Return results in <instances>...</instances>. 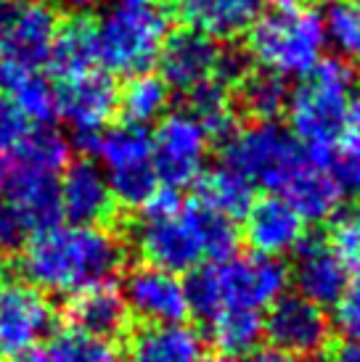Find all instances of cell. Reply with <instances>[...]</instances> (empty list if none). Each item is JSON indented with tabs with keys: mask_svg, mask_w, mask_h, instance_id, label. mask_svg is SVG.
I'll list each match as a JSON object with an SVG mask.
<instances>
[{
	"mask_svg": "<svg viewBox=\"0 0 360 362\" xmlns=\"http://www.w3.org/2000/svg\"><path fill=\"white\" fill-rule=\"evenodd\" d=\"M210 339L225 357H244L257 349L265 339L262 333V315L257 310L225 307L210 322Z\"/></svg>",
	"mask_w": 360,
	"mask_h": 362,
	"instance_id": "83f0119b",
	"label": "cell"
},
{
	"mask_svg": "<svg viewBox=\"0 0 360 362\" xmlns=\"http://www.w3.org/2000/svg\"><path fill=\"white\" fill-rule=\"evenodd\" d=\"M337 328L344 333V339H360V272L337 302Z\"/></svg>",
	"mask_w": 360,
	"mask_h": 362,
	"instance_id": "f35d334b",
	"label": "cell"
},
{
	"mask_svg": "<svg viewBox=\"0 0 360 362\" xmlns=\"http://www.w3.org/2000/svg\"><path fill=\"white\" fill-rule=\"evenodd\" d=\"M59 193L61 211L72 225H101L114 211L106 175L90 159L69 161L59 180Z\"/></svg>",
	"mask_w": 360,
	"mask_h": 362,
	"instance_id": "ac0fdd59",
	"label": "cell"
},
{
	"mask_svg": "<svg viewBox=\"0 0 360 362\" xmlns=\"http://www.w3.org/2000/svg\"><path fill=\"white\" fill-rule=\"evenodd\" d=\"M294 254V270L289 272L297 283V293L323 310L337 307L350 286V267L337 257L329 241L318 235H305Z\"/></svg>",
	"mask_w": 360,
	"mask_h": 362,
	"instance_id": "4fadbf2b",
	"label": "cell"
},
{
	"mask_svg": "<svg viewBox=\"0 0 360 362\" xmlns=\"http://www.w3.org/2000/svg\"><path fill=\"white\" fill-rule=\"evenodd\" d=\"M326 24L315 11H276L249 30V56L281 77H308L326 53Z\"/></svg>",
	"mask_w": 360,
	"mask_h": 362,
	"instance_id": "277c9868",
	"label": "cell"
},
{
	"mask_svg": "<svg viewBox=\"0 0 360 362\" xmlns=\"http://www.w3.org/2000/svg\"><path fill=\"white\" fill-rule=\"evenodd\" d=\"M133 238L146 264H154L172 275L191 272L204 259L199 241L183 217V202L172 188H159L157 196L140 209Z\"/></svg>",
	"mask_w": 360,
	"mask_h": 362,
	"instance_id": "8992f818",
	"label": "cell"
},
{
	"mask_svg": "<svg viewBox=\"0 0 360 362\" xmlns=\"http://www.w3.org/2000/svg\"><path fill=\"white\" fill-rule=\"evenodd\" d=\"M170 106V88L154 74H135L120 90V109L133 124H149L159 119Z\"/></svg>",
	"mask_w": 360,
	"mask_h": 362,
	"instance_id": "1f68e13d",
	"label": "cell"
},
{
	"mask_svg": "<svg viewBox=\"0 0 360 362\" xmlns=\"http://www.w3.org/2000/svg\"><path fill=\"white\" fill-rule=\"evenodd\" d=\"M252 362H313L310 357H300V354L291 352H281V349H268V352H260Z\"/></svg>",
	"mask_w": 360,
	"mask_h": 362,
	"instance_id": "f6af8a7d",
	"label": "cell"
},
{
	"mask_svg": "<svg viewBox=\"0 0 360 362\" xmlns=\"http://www.w3.org/2000/svg\"><path fill=\"white\" fill-rule=\"evenodd\" d=\"M9 153L0 151V188L6 185V180H9Z\"/></svg>",
	"mask_w": 360,
	"mask_h": 362,
	"instance_id": "681fc988",
	"label": "cell"
},
{
	"mask_svg": "<svg viewBox=\"0 0 360 362\" xmlns=\"http://www.w3.org/2000/svg\"><path fill=\"white\" fill-rule=\"evenodd\" d=\"M218 362H244L241 357H223V360H218Z\"/></svg>",
	"mask_w": 360,
	"mask_h": 362,
	"instance_id": "f5cc1de1",
	"label": "cell"
},
{
	"mask_svg": "<svg viewBox=\"0 0 360 362\" xmlns=\"http://www.w3.org/2000/svg\"><path fill=\"white\" fill-rule=\"evenodd\" d=\"M320 164L329 170V175L334 177V182L339 185V191L347 196H360V151L337 143L329 153L320 156Z\"/></svg>",
	"mask_w": 360,
	"mask_h": 362,
	"instance_id": "8d00e7d4",
	"label": "cell"
},
{
	"mask_svg": "<svg viewBox=\"0 0 360 362\" xmlns=\"http://www.w3.org/2000/svg\"><path fill=\"white\" fill-rule=\"evenodd\" d=\"M252 69V56L244 48H220V59H218V69H215V80L223 82L225 88H236Z\"/></svg>",
	"mask_w": 360,
	"mask_h": 362,
	"instance_id": "ab89813d",
	"label": "cell"
},
{
	"mask_svg": "<svg viewBox=\"0 0 360 362\" xmlns=\"http://www.w3.org/2000/svg\"><path fill=\"white\" fill-rule=\"evenodd\" d=\"M56 325V307L48 293L27 281H9L0 286V352L19 354L40 346Z\"/></svg>",
	"mask_w": 360,
	"mask_h": 362,
	"instance_id": "30bf717a",
	"label": "cell"
},
{
	"mask_svg": "<svg viewBox=\"0 0 360 362\" xmlns=\"http://www.w3.org/2000/svg\"><path fill=\"white\" fill-rule=\"evenodd\" d=\"M122 299L130 315L146 325H172L189 317V302L178 275L154 264H138L122 283Z\"/></svg>",
	"mask_w": 360,
	"mask_h": 362,
	"instance_id": "7c38bea8",
	"label": "cell"
},
{
	"mask_svg": "<svg viewBox=\"0 0 360 362\" xmlns=\"http://www.w3.org/2000/svg\"><path fill=\"white\" fill-rule=\"evenodd\" d=\"M125 257V241L114 230L99 225H56L24 243L19 272L43 293L74 296L111 283Z\"/></svg>",
	"mask_w": 360,
	"mask_h": 362,
	"instance_id": "6da1fadb",
	"label": "cell"
},
{
	"mask_svg": "<svg viewBox=\"0 0 360 362\" xmlns=\"http://www.w3.org/2000/svg\"><path fill=\"white\" fill-rule=\"evenodd\" d=\"M218 40L196 30H180L167 35V40L159 51V77L167 88L186 93L201 82L215 77L218 59H220Z\"/></svg>",
	"mask_w": 360,
	"mask_h": 362,
	"instance_id": "5bb4252c",
	"label": "cell"
},
{
	"mask_svg": "<svg viewBox=\"0 0 360 362\" xmlns=\"http://www.w3.org/2000/svg\"><path fill=\"white\" fill-rule=\"evenodd\" d=\"M329 362H360V339H342L334 346Z\"/></svg>",
	"mask_w": 360,
	"mask_h": 362,
	"instance_id": "ee69618b",
	"label": "cell"
},
{
	"mask_svg": "<svg viewBox=\"0 0 360 362\" xmlns=\"http://www.w3.org/2000/svg\"><path fill=\"white\" fill-rule=\"evenodd\" d=\"M283 199L305 222H323L339 214L344 193L339 191L329 170L320 161L310 159L283 188Z\"/></svg>",
	"mask_w": 360,
	"mask_h": 362,
	"instance_id": "7402d4cb",
	"label": "cell"
},
{
	"mask_svg": "<svg viewBox=\"0 0 360 362\" xmlns=\"http://www.w3.org/2000/svg\"><path fill=\"white\" fill-rule=\"evenodd\" d=\"M313 3H318V6H334V3H339V0H313Z\"/></svg>",
	"mask_w": 360,
	"mask_h": 362,
	"instance_id": "816d5d0a",
	"label": "cell"
},
{
	"mask_svg": "<svg viewBox=\"0 0 360 362\" xmlns=\"http://www.w3.org/2000/svg\"><path fill=\"white\" fill-rule=\"evenodd\" d=\"M175 11L189 30L212 40H233L262 16V0H175Z\"/></svg>",
	"mask_w": 360,
	"mask_h": 362,
	"instance_id": "ffe728a7",
	"label": "cell"
},
{
	"mask_svg": "<svg viewBox=\"0 0 360 362\" xmlns=\"http://www.w3.org/2000/svg\"><path fill=\"white\" fill-rule=\"evenodd\" d=\"M45 362H122V354L111 341L69 328L50 339Z\"/></svg>",
	"mask_w": 360,
	"mask_h": 362,
	"instance_id": "d6a6232c",
	"label": "cell"
},
{
	"mask_svg": "<svg viewBox=\"0 0 360 362\" xmlns=\"http://www.w3.org/2000/svg\"><path fill=\"white\" fill-rule=\"evenodd\" d=\"M59 117L72 127H99L117 114L120 109V88L114 85L111 74L88 71L72 80H61L56 88Z\"/></svg>",
	"mask_w": 360,
	"mask_h": 362,
	"instance_id": "9a60e30c",
	"label": "cell"
},
{
	"mask_svg": "<svg viewBox=\"0 0 360 362\" xmlns=\"http://www.w3.org/2000/svg\"><path fill=\"white\" fill-rule=\"evenodd\" d=\"M244 220H247L244 235L257 254L283 257L294 252L305 238V220L283 196L254 199Z\"/></svg>",
	"mask_w": 360,
	"mask_h": 362,
	"instance_id": "e0dca14e",
	"label": "cell"
},
{
	"mask_svg": "<svg viewBox=\"0 0 360 362\" xmlns=\"http://www.w3.org/2000/svg\"><path fill=\"white\" fill-rule=\"evenodd\" d=\"M210 148V138L199 122L186 111L162 117L151 135V164L164 188H186L196 182Z\"/></svg>",
	"mask_w": 360,
	"mask_h": 362,
	"instance_id": "52a82bcc",
	"label": "cell"
},
{
	"mask_svg": "<svg viewBox=\"0 0 360 362\" xmlns=\"http://www.w3.org/2000/svg\"><path fill=\"white\" fill-rule=\"evenodd\" d=\"M11 362H45V349L43 346H32V349H24V352L13 354Z\"/></svg>",
	"mask_w": 360,
	"mask_h": 362,
	"instance_id": "7dc6e473",
	"label": "cell"
},
{
	"mask_svg": "<svg viewBox=\"0 0 360 362\" xmlns=\"http://www.w3.org/2000/svg\"><path fill=\"white\" fill-rule=\"evenodd\" d=\"M183 217L191 225L204 257H210L212 262H223L236 254L239 249L236 220L225 217L223 211L212 209L199 199L183 204Z\"/></svg>",
	"mask_w": 360,
	"mask_h": 362,
	"instance_id": "4316f807",
	"label": "cell"
},
{
	"mask_svg": "<svg viewBox=\"0 0 360 362\" xmlns=\"http://www.w3.org/2000/svg\"><path fill=\"white\" fill-rule=\"evenodd\" d=\"M326 40L337 48L339 59L360 66V0H339L326 13Z\"/></svg>",
	"mask_w": 360,
	"mask_h": 362,
	"instance_id": "e575fe53",
	"label": "cell"
},
{
	"mask_svg": "<svg viewBox=\"0 0 360 362\" xmlns=\"http://www.w3.org/2000/svg\"><path fill=\"white\" fill-rule=\"evenodd\" d=\"M355 82L358 74L350 61L323 56L318 66L308 74V80L297 90H291L286 106L289 130L308 148L310 159L318 161L339 143Z\"/></svg>",
	"mask_w": 360,
	"mask_h": 362,
	"instance_id": "7a4b0ae2",
	"label": "cell"
},
{
	"mask_svg": "<svg viewBox=\"0 0 360 362\" xmlns=\"http://www.w3.org/2000/svg\"><path fill=\"white\" fill-rule=\"evenodd\" d=\"M64 317L72 331L88 333V336L103 339V341H114L128 333L130 310L122 299L120 288L106 283V286H96V288L69 296Z\"/></svg>",
	"mask_w": 360,
	"mask_h": 362,
	"instance_id": "d6986e66",
	"label": "cell"
},
{
	"mask_svg": "<svg viewBox=\"0 0 360 362\" xmlns=\"http://www.w3.org/2000/svg\"><path fill=\"white\" fill-rule=\"evenodd\" d=\"M11 64L6 61V53L0 48V88H6V82H9V74H11Z\"/></svg>",
	"mask_w": 360,
	"mask_h": 362,
	"instance_id": "c3c4849f",
	"label": "cell"
},
{
	"mask_svg": "<svg viewBox=\"0 0 360 362\" xmlns=\"http://www.w3.org/2000/svg\"><path fill=\"white\" fill-rule=\"evenodd\" d=\"M27 117L21 114L11 98H0V151H13L16 143L24 138V132L30 130Z\"/></svg>",
	"mask_w": 360,
	"mask_h": 362,
	"instance_id": "60d3db41",
	"label": "cell"
},
{
	"mask_svg": "<svg viewBox=\"0 0 360 362\" xmlns=\"http://www.w3.org/2000/svg\"><path fill=\"white\" fill-rule=\"evenodd\" d=\"M45 64L59 80H72V77H80L96 69L99 64L96 24L88 16H72L69 21H61Z\"/></svg>",
	"mask_w": 360,
	"mask_h": 362,
	"instance_id": "603a6c76",
	"label": "cell"
},
{
	"mask_svg": "<svg viewBox=\"0 0 360 362\" xmlns=\"http://www.w3.org/2000/svg\"><path fill=\"white\" fill-rule=\"evenodd\" d=\"M329 246L350 270L360 272V211H344L334 220Z\"/></svg>",
	"mask_w": 360,
	"mask_h": 362,
	"instance_id": "74e56055",
	"label": "cell"
},
{
	"mask_svg": "<svg viewBox=\"0 0 360 362\" xmlns=\"http://www.w3.org/2000/svg\"><path fill=\"white\" fill-rule=\"evenodd\" d=\"M96 156H101L109 172L146 164V161H151L149 130L143 124H133V122H122L117 127H109L106 132H101Z\"/></svg>",
	"mask_w": 360,
	"mask_h": 362,
	"instance_id": "4dcf8cb0",
	"label": "cell"
},
{
	"mask_svg": "<svg viewBox=\"0 0 360 362\" xmlns=\"http://www.w3.org/2000/svg\"><path fill=\"white\" fill-rule=\"evenodd\" d=\"M106 182H109L111 199L128 209H143L159 191V177H157V170L151 161L111 170Z\"/></svg>",
	"mask_w": 360,
	"mask_h": 362,
	"instance_id": "836d02e7",
	"label": "cell"
},
{
	"mask_svg": "<svg viewBox=\"0 0 360 362\" xmlns=\"http://www.w3.org/2000/svg\"><path fill=\"white\" fill-rule=\"evenodd\" d=\"M3 193H6L3 199L19 211V217L30 228L32 235L56 228L64 217L59 180L50 172L32 170V167L11 170Z\"/></svg>",
	"mask_w": 360,
	"mask_h": 362,
	"instance_id": "2e32d148",
	"label": "cell"
},
{
	"mask_svg": "<svg viewBox=\"0 0 360 362\" xmlns=\"http://www.w3.org/2000/svg\"><path fill=\"white\" fill-rule=\"evenodd\" d=\"M183 95H186V114H191L199 122L207 138L225 141L230 132L236 130V109H233L236 103H233L230 88H225L223 82L212 77V80L186 90Z\"/></svg>",
	"mask_w": 360,
	"mask_h": 362,
	"instance_id": "cb8c5ba5",
	"label": "cell"
},
{
	"mask_svg": "<svg viewBox=\"0 0 360 362\" xmlns=\"http://www.w3.org/2000/svg\"><path fill=\"white\" fill-rule=\"evenodd\" d=\"M196 199L204 202L212 209L223 211L230 220L247 217V211L254 204V185H252L244 175H239L230 167H215V170L204 172L196 177Z\"/></svg>",
	"mask_w": 360,
	"mask_h": 362,
	"instance_id": "484cf974",
	"label": "cell"
},
{
	"mask_svg": "<svg viewBox=\"0 0 360 362\" xmlns=\"http://www.w3.org/2000/svg\"><path fill=\"white\" fill-rule=\"evenodd\" d=\"M3 6H6V0H0V11H3Z\"/></svg>",
	"mask_w": 360,
	"mask_h": 362,
	"instance_id": "db71d44e",
	"label": "cell"
},
{
	"mask_svg": "<svg viewBox=\"0 0 360 362\" xmlns=\"http://www.w3.org/2000/svg\"><path fill=\"white\" fill-rule=\"evenodd\" d=\"M308 161V148L279 122H254L249 127H236L223 141V164L265 191L283 193L291 177Z\"/></svg>",
	"mask_w": 360,
	"mask_h": 362,
	"instance_id": "5b68a950",
	"label": "cell"
},
{
	"mask_svg": "<svg viewBox=\"0 0 360 362\" xmlns=\"http://www.w3.org/2000/svg\"><path fill=\"white\" fill-rule=\"evenodd\" d=\"M61 8L67 11H74V13H85V11L96 8L101 0H56Z\"/></svg>",
	"mask_w": 360,
	"mask_h": 362,
	"instance_id": "bcb514c9",
	"label": "cell"
},
{
	"mask_svg": "<svg viewBox=\"0 0 360 362\" xmlns=\"http://www.w3.org/2000/svg\"><path fill=\"white\" fill-rule=\"evenodd\" d=\"M13 151L19 156L21 167H32V170L50 172V175L67 170L72 161L69 138H64L59 130H53L48 124L30 127Z\"/></svg>",
	"mask_w": 360,
	"mask_h": 362,
	"instance_id": "f546056e",
	"label": "cell"
},
{
	"mask_svg": "<svg viewBox=\"0 0 360 362\" xmlns=\"http://www.w3.org/2000/svg\"><path fill=\"white\" fill-rule=\"evenodd\" d=\"M189 278L183 283L186 291V302H189V312L193 317H199L201 322H210L218 312L225 310L220 296V286H218V272H215V262L212 264H199L191 272H186Z\"/></svg>",
	"mask_w": 360,
	"mask_h": 362,
	"instance_id": "d590c367",
	"label": "cell"
},
{
	"mask_svg": "<svg viewBox=\"0 0 360 362\" xmlns=\"http://www.w3.org/2000/svg\"><path fill=\"white\" fill-rule=\"evenodd\" d=\"M279 11H294L300 6V0H270Z\"/></svg>",
	"mask_w": 360,
	"mask_h": 362,
	"instance_id": "f907efd6",
	"label": "cell"
},
{
	"mask_svg": "<svg viewBox=\"0 0 360 362\" xmlns=\"http://www.w3.org/2000/svg\"><path fill=\"white\" fill-rule=\"evenodd\" d=\"M32 238L30 228L24 225L19 211L13 209L6 199H0V249H21Z\"/></svg>",
	"mask_w": 360,
	"mask_h": 362,
	"instance_id": "b9f144b4",
	"label": "cell"
},
{
	"mask_svg": "<svg viewBox=\"0 0 360 362\" xmlns=\"http://www.w3.org/2000/svg\"><path fill=\"white\" fill-rule=\"evenodd\" d=\"M236 106L257 122H276L291 98L289 82L276 71H249L236 85Z\"/></svg>",
	"mask_w": 360,
	"mask_h": 362,
	"instance_id": "d4e9b609",
	"label": "cell"
},
{
	"mask_svg": "<svg viewBox=\"0 0 360 362\" xmlns=\"http://www.w3.org/2000/svg\"><path fill=\"white\" fill-rule=\"evenodd\" d=\"M99 61L114 74L135 77L157 64L170 35V13L159 0H120L96 27Z\"/></svg>",
	"mask_w": 360,
	"mask_h": 362,
	"instance_id": "3957f363",
	"label": "cell"
},
{
	"mask_svg": "<svg viewBox=\"0 0 360 362\" xmlns=\"http://www.w3.org/2000/svg\"><path fill=\"white\" fill-rule=\"evenodd\" d=\"M262 333L281 352L313 357L331 341V320L326 310L300 293H283L268 307L262 317Z\"/></svg>",
	"mask_w": 360,
	"mask_h": 362,
	"instance_id": "8fae6325",
	"label": "cell"
},
{
	"mask_svg": "<svg viewBox=\"0 0 360 362\" xmlns=\"http://www.w3.org/2000/svg\"><path fill=\"white\" fill-rule=\"evenodd\" d=\"M339 143L350 146L360 151V98H352L350 109H347V119H344V132H342Z\"/></svg>",
	"mask_w": 360,
	"mask_h": 362,
	"instance_id": "7bdbcfd3",
	"label": "cell"
},
{
	"mask_svg": "<svg viewBox=\"0 0 360 362\" xmlns=\"http://www.w3.org/2000/svg\"><path fill=\"white\" fill-rule=\"evenodd\" d=\"M125 357V362H204V339L183 322L143 325L130 333Z\"/></svg>",
	"mask_w": 360,
	"mask_h": 362,
	"instance_id": "44dd1931",
	"label": "cell"
},
{
	"mask_svg": "<svg viewBox=\"0 0 360 362\" xmlns=\"http://www.w3.org/2000/svg\"><path fill=\"white\" fill-rule=\"evenodd\" d=\"M59 27V13L43 0L6 3L0 11V48L11 69H40L48 61Z\"/></svg>",
	"mask_w": 360,
	"mask_h": 362,
	"instance_id": "9c48e42d",
	"label": "cell"
},
{
	"mask_svg": "<svg viewBox=\"0 0 360 362\" xmlns=\"http://www.w3.org/2000/svg\"><path fill=\"white\" fill-rule=\"evenodd\" d=\"M9 98L13 106L38 124H50L59 117V103H56V88L50 85L43 74L27 69H13L6 82Z\"/></svg>",
	"mask_w": 360,
	"mask_h": 362,
	"instance_id": "f1b7e54d",
	"label": "cell"
},
{
	"mask_svg": "<svg viewBox=\"0 0 360 362\" xmlns=\"http://www.w3.org/2000/svg\"><path fill=\"white\" fill-rule=\"evenodd\" d=\"M218 286L225 307L257 310L270 307L286 293L291 272L281 257L268 254H233L228 259L215 262Z\"/></svg>",
	"mask_w": 360,
	"mask_h": 362,
	"instance_id": "ba28073f",
	"label": "cell"
}]
</instances>
